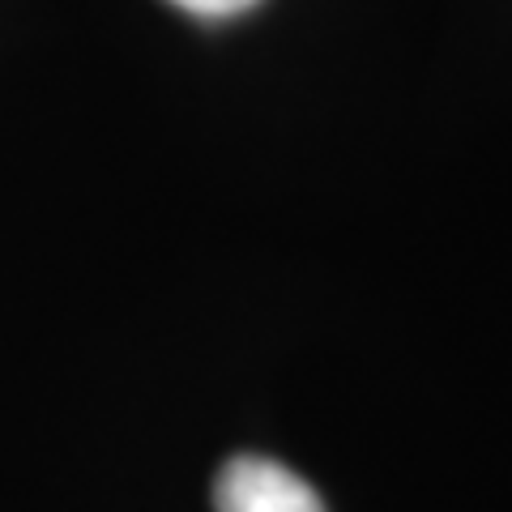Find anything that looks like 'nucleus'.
Wrapping results in <instances>:
<instances>
[{"label":"nucleus","instance_id":"f03ea898","mask_svg":"<svg viewBox=\"0 0 512 512\" xmlns=\"http://www.w3.org/2000/svg\"><path fill=\"white\" fill-rule=\"evenodd\" d=\"M171 5H180V9H188V13H197V18H231V13L252 9L256 0H171Z\"/></svg>","mask_w":512,"mask_h":512},{"label":"nucleus","instance_id":"f257e3e1","mask_svg":"<svg viewBox=\"0 0 512 512\" xmlns=\"http://www.w3.org/2000/svg\"><path fill=\"white\" fill-rule=\"evenodd\" d=\"M214 508L218 512H325L320 495L295 470L256 453L231 457L218 470Z\"/></svg>","mask_w":512,"mask_h":512}]
</instances>
